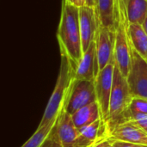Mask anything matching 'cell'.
<instances>
[{"mask_svg": "<svg viewBox=\"0 0 147 147\" xmlns=\"http://www.w3.org/2000/svg\"><path fill=\"white\" fill-rule=\"evenodd\" d=\"M57 38L60 54L67 56L75 66L84 54L79 27V8L67 0L63 1Z\"/></svg>", "mask_w": 147, "mask_h": 147, "instance_id": "1", "label": "cell"}, {"mask_svg": "<svg viewBox=\"0 0 147 147\" xmlns=\"http://www.w3.org/2000/svg\"><path fill=\"white\" fill-rule=\"evenodd\" d=\"M74 81V66L67 56L61 54L60 68L56 84L38 126L39 127L49 125L58 119L60 113L65 109Z\"/></svg>", "mask_w": 147, "mask_h": 147, "instance_id": "2", "label": "cell"}, {"mask_svg": "<svg viewBox=\"0 0 147 147\" xmlns=\"http://www.w3.org/2000/svg\"><path fill=\"white\" fill-rule=\"evenodd\" d=\"M116 5V26L115 45V65L121 73L127 78L131 67L132 47L128 36V18L124 0H115Z\"/></svg>", "mask_w": 147, "mask_h": 147, "instance_id": "3", "label": "cell"}, {"mask_svg": "<svg viewBox=\"0 0 147 147\" xmlns=\"http://www.w3.org/2000/svg\"><path fill=\"white\" fill-rule=\"evenodd\" d=\"M132 99L133 96L131 95L127 78L121 73L118 67L115 65L109 110L107 118L104 120L109 134L115 126L123 122L125 113Z\"/></svg>", "mask_w": 147, "mask_h": 147, "instance_id": "4", "label": "cell"}, {"mask_svg": "<svg viewBox=\"0 0 147 147\" xmlns=\"http://www.w3.org/2000/svg\"><path fill=\"white\" fill-rule=\"evenodd\" d=\"M127 80L133 97L147 100V60L133 47L131 67Z\"/></svg>", "mask_w": 147, "mask_h": 147, "instance_id": "5", "label": "cell"}, {"mask_svg": "<svg viewBox=\"0 0 147 147\" xmlns=\"http://www.w3.org/2000/svg\"><path fill=\"white\" fill-rule=\"evenodd\" d=\"M94 102H96L95 80L75 79L65 110L71 115L78 109Z\"/></svg>", "mask_w": 147, "mask_h": 147, "instance_id": "6", "label": "cell"}, {"mask_svg": "<svg viewBox=\"0 0 147 147\" xmlns=\"http://www.w3.org/2000/svg\"><path fill=\"white\" fill-rule=\"evenodd\" d=\"M114 70L115 60L111 61L102 70H101L95 78L96 102L99 105L103 121L107 118L109 110L110 96L113 88Z\"/></svg>", "mask_w": 147, "mask_h": 147, "instance_id": "7", "label": "cell"}, {"mask_svg": "<svg viewBox=\"0 0 147 147\" xmlns=\"http://www.w3.org/2000/svg\"><path fill=\"white\" fill-rule=\"evenodd\" d=\"M100 26L96 7L84 5L79 8V27L84 53L96 40Z\"/></svg>", "mask_w": 147, "mask_h": 147, "instance_id": "8", "label": "cell"}, {"mask_svg": "<svg viewBox=\"0 0 147 147\" xmlns=\"http://www.w3.org/2000/svg\"><path fill=\"white\" fill-rule=\"evenodd\" d=\"M96 54L99 70H102L111 61L115 60V29L100 25L96 36Z\"/></svg>", "mask_w": 147, "mask_h": 147, "instance_id": "9", "label": "cell"}, {"mask_svg": "<svg viewBox=\"0 0 147 147\" xmlns=\"http://www.w3.org/2000/svg\"><path fill=\"white\" fill-rule=\"evenodd\" d=\"M56 128L59 139L63 147H91L82 140L79 135V131L75 126L71 115L65 109L60 113Z\"/></svg>", "mask_w": 147, "mask_h": 147, "instance_id": "10", "label": "cell"}, {"mask_svg": "<svg viewBox=\"0 0 147 147\" xmlns=\"http://www.w3.org/2000/svg\"><path fill=\"white\" fill-rule=\"evenodd\" d=\"M108 139L147 146V132L133 121H124L115 126L109 133Z\"/></svg>", "mask_w": 147, "mask_h": 147, "instance_id": "11", "label": "cell"}, {"mask_svg": "<svg viewBox=\"0 0 147 147\" xmlns=\"http://www.w3.org/2000/svg\"><path fill=\"white\" fill-rule=\"evenodd\" d=\"M75 79L95 80L99 73V65L96 54V40L91 43L86 52L84 53L80 60L74 66Z\"/></svg>", "mask_w": 147, "mask_h": 147, "instance_id": "12", "label": "cell"}, {"mask_svg": "<svg viewBox=\"0 0 147 147\" xmlns=\"http://www.w3.org/2000/svg\"><path fill=\"white\" fill-rule=\"evenodd\" d=\"M72 121L78 129H80L102 118L97 102H94L76 111L71 115Z\"/></svg>", "mask_w": 147, "mask_h": 147, "instance_id": "13", "label": "cell"}, {"mask_svg": "<svg viewBox=\"0 0 147 147\" xmlns=\"http://www.w3.org/2000/svg\"><path fill=\"white\" fill-rule=\"evenodd\" d=\"M100 25L115 29L116 5L115 0H96Z\"/></svg>", "mask_w": 147, "mask_h": 147, "instance_id": "14", "label": "cell"}, {"mask_svg": "<svg viewBox=\"0 0 147 147\" xmlns=\"http://www.w3.org/2000/svg\"><path fill=\"white\" fill-rule=\"evenodd\" d=\"M127 31L131 47L147 60V34L143 26L129 23Z\"/></svg>", "mask_w": 147, "mask_h": 147, "instance_id": "15", "label": "cell"}, {"mask_svg": "<svg viewBox=\"0 0 147 147\" xmlns=\"http://www.w3.org/2000/svg\"><path fill=\"white\" fill-rule=\"evenodd\" d=\"M129 23L142 25L147 16V0H126Z\"/></svg>", "mask_w": 147, "mask_h": 147, "instance_id": "16", "label": "cell"}, {"mask_svg": "<svg viewBox=\"0 0 147 147\" xmlns=\"http://www.w3.org/2000/svg\"><path fill=\"white\" fill-rule=\"evenodd\" d=\"M57 120L53 121V123L47 125L45 127H38L36 131L34 133V134L21 147H41L43 143L45 142L46 139L47 138V136L50 134L51 131L53 130V127L55 126Z\"/></svg>", "mask_w": 147, "mask_h": 147, "instance_id": "17", "label": "cell"}, {"mask_svg": "<svg viewBox=\"0 0 147 147\" xmlns=\"http://www.w3.org/2000/svg\"><path fill=\"white\" fill-rule=\"evenodd\" d=\"M147 115V100L140 98V97H133L131 103L125 113L124 115V121H127V119L130 115Z\"/></svg>", "mask_w": 147, "mask_h": 147, "instance_id": "18", "label": "cell"}, {"mask_svg": "<svg viewBox=\"0 0 147 147\" xmlns=\"http://www.w3.org/2000/svg\"><path fill=\"white\" fill-rule=\"evenodd\" d=\"M41 147H63L60 140H59V136H58L56 124L53 127V130L51 131L50 134L46 139L45 142L43 143V145L41 146Z\"/></svg>", "mask_w": 147, "mask_h": 147, "instance_id": "19", "label": "cell"}, {"mask_svg": "<svg viewBox=\"0 0 147 147\" xmlns=\"http://www.w3.org/2000/svg\"><path fill=\"white\" fill-rule=\"evenodd\" d=\"M133 121L134 122H136L137 124H139L142 128H144L147 132V115H130L126 121Z\"/></svg>", "mask_w": 147, "mask_h": 147, "instance_id": "20", "label": "cell"}, {"mask_svg": "<svg viewBox=\"0 0 147 147\" xmlns=\"http://www.w3.org/2000/svg\"><path fill=\"white\" fill-rule=\"evenodd\" d=\"M109 140V139H108ZM109 143L114 147H147L146 145H140V144H135V143H130L126 141H121V140H109Z\"/></svg>", "mask_w": 147, "mask_h": 147, "instance_id": "21", "label": "cell"}, {"mask_svg": "<svg viewBox=\"0 0 147 147\" xmlns=\"http://www.w3.org/2000/svg\"><path fill=\"white\" fill-rule=\"evenodd\" d=\"M108 145H109V140L105 139V140H102L96 143L95 145H93L91 147H107Z\"/></svg>", "mask_w": 147, "mask_h": 147, "instance_id": "22", "label": "cell"}, {"mask_svg": "<svg viewBox=\"0 0 147 147\" xmlns=\"http://www.w3.org/2000/svg\"><path fill=\"white\" fill-rule=\"evenodd\" d=\"M72 3L76 5L77 7L80 8L84 5H85V0H72Z\"/></svg>", "mask_w": 147, "mask_h": 147, "instance_id": "23", "label": "cell"}, {"mask_svg": "<svg viewBox=\"0 0 147 147\" xmlns=\"http://www.w3.org/2000/svg\"><path fill=\"white\" fill-rule=\"evenodd\" d=\"M85 5L88 6H96V0H85Z\"/></svg>", "mask_w": 147, "mask_h": 147, "instance_id": "24", "label": "cell"}, {"mask_svg": "<svg viewBox=\"0 0 147 147\" xmlns=\"http://www.w3.org/2000/svg\"><path fill=\"white\" fill-rule=\"evenodd\" d=\"M142 26H143V28H144L145 31L146 32V34H147V16H146V20H145V22H143Z\"/></svg>", "mask_w": 147, "mask_h": 147, "instance_id": "25", "label": "cell"}, {"mask_svg": "<svg viewBox=\"0 0 147 147\" xmlns=\"http://www.w3.org/2000/svg\"><path fill=\"white\" fill-rule=\"evenodd\" d=\"M107 147H114V146H112V145H111V144L109 143V145L107 146Z\"/></svg>", "mask_w": 147, "mask_h": 147, "instance_id": "26", "label": "cell"}, {"mask_svg": "<svg viewBox=\"0 0 147 147\" xmlns=\"http://www.w3.org/2000/svg\"><path fill=\"white\" fill-rule=\"evenodd\" d=\"M67 1H68V2H70V3H72V0H67Z\"/></svg>", "mask_w": 147, "mask_h": 147, "instance_id": "27", "label": "cell"}, {"mask_svg": "<svg viewBox=\"0 0 147 147\" xmlns=\"http://www.w3.org/2000/svg\"><path fill=\"white\" fill-rule=\"evenodd\" d=\"M125 1H126V0H124V2H125Z\"/></svg>", "mask_w": 147, "mask_h": 147, "instance_id": "28", "label": "cell"}]
</instances>
